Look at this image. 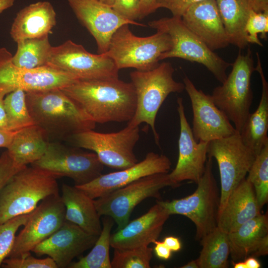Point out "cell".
Returning a JSON list of instances; mask_svg holds the SVG:
<instances>
[{
  "mask_svg": "<svg viewBox=\"0 0 268 268\" xmlns=\"http://www.w3.org/2000/svg\"><path fill=\"white\" fill-rule=\"evenodd\" d=\"M61 89L96 123L128 122L135 113L134 86L119 78L78 79Z\"/></svg>",
  "mask_w": 268,
  "mask_h": 268,
  "instance_id": "cell-1",
  "label": "cell"
},
{
  "mask_svg": "<svg viewBox=\"0 0 268 268\" xmlns=\"http://www.w3.org/2000/svg\"><path fill=\"white\" fill-rule=\"evenodd\" d=\"M26 100L34 124L46 132L49 139L67 140L95 128L96 123L61 89L26 92Z\"/></svg>",
  "mask_w": 268,
  "mask_h": 268,
  "instance_id": "cell-2",
  "label": "cell"
},
{
  "mask_svg": "<svg viewBox=\"0 0 268 268\" xmlns=\"http://www.w3.org/2000/svg\"><path fill=\"white\" fill-rule=\"evenodd\" d=\"M175 71L171 64L163 62L147 71L134 70L130 73L136 94V108L132 119L128 122L131 127L146 123L153 132L155 143L159 145V135L155 129L157 113L167 96L171 93L185 90L184 83L173 78Z\"/></svg>",
  "mask_w": 268,
  "mask_h": 268,
  "instance_id": "cell-3",
  "label": "cell"
},
{
  "mask_svg": "<svg viewBox=\"0 0 268 268\" xmlns=\"http://www.w3.org/2000/svg\"><path fill=\"white\" fill-rule=\"evenodd\" d=\"M59 194L57 178L32 166L23 168L0 192V223L29 213L43 200Z\"/></svg>",
  "mask_w": 268,
  "mask_h": 268,
  "instance_id": "cell-4",
  "label": "cell"
},
{
  "mask_svg": "<svg viewBox=\"0 0 268 268\" xmlns=\"http://www.w3.org/2000/svg\"><path fill=\"white\" fill-rule=\"evenodd\" d=\"M172 46L170 36L165 32L157 30L152 35L138 37L132 33L129 24H124L114 32L104 54L113 60L119 70L132 67L147 71L159 65L161 55Z\"/></svg>",
  "mask_w": 268,
  "mask_h": 268,
  "instance_id": "cell-5",
  "label": "cell"
},
{
  "mask_svg": "<svg viewBox=\"0 0 268 268\" xmlns=\"http://www.w3.org/2000/svg\"><path fill=\"white\" fill-rule=\"evenodd\" d=\"M212 158L207 157L204 172L191 195L171 201H157L170 215L190 219L196 228V239L200 241L217 227L220 192L212 172Z\"/></svg>",
  "mask_w": 268,
  "mask_h": 268,
  "instance_id": "cell-6",
  "label": "cell"
},
{
  "mask_svg": "<svg viewBox=\"0 0 268 268\" xmlns=\"http://www.w3.org/2000/svg\"><path fill=\"white\" fill-rule=\"evenodd\" d=\"M253 58L250 48L246 54L240 50L232 64L231 72L222 85L216 87L211 95L215 105L234 124L235 129L239 133L250 114L253 99L251 76L255 67Z\"/></svg>",
  "mask_w": 268,
  "mask_h": 268,
  "instance_id": "cell-7",
  "label": "cell"
},
{
  "mask_svg": "<svg viewBox=\"0 0 268 268\" xmlns=\"http://www.w3.org/2000/svg\"><path fill=\"white\" fill-rule=\"evenodd\" d=\"M148 25L167 33L171 38L172 48L161 55L160 61L177 58L196 62L204 66L220 83L225 81L226 70L232 64L211 50L185 25L181 17H163L149 21Z\"/></svg>",
  "mask_w": 268,
  "mask_h": 268,
  "instance_id": "cell-8",
  "label": "cell"
},
{
  "mask_svg": "<svg viewBox=\"0 0 268 268\" xmlns=\"http://www.w3.org/2000/svg\"><path fill=\"white\" fill-rule=\"evenodd\" d=\"M166 187L175 188L168 173H156L141 178L122 188L94 200L100 216L111 217L118 230L129 221L134 208L148 198L160 199V191Z\"/></svg>",
  "mask_w": 268,
  "mask_h": 268,
  "instance_id": "cell-9",
  "label": "cell"
},
{
  "mask_svg": "<svg viewBox=\"0 0 268 268\" xmlns=\"http://www.w3.org/2000/svg\"><path fill=\"white\" fill-rule=\"evenodd\" d=\"M139 138V127L127 126L115 133H102L94 130L84 131L71 136L67 141L74 146L93 151L104 165L121 170L138 162L134 149Z\"/></svg>",
  "mask_w": 268,
  "mask_h": 268,
  "instance_id": "cell-10",
  "label": "cell"
},
{
  "mask_svg": "<svg viewBox=\"0 0 268 268\" xmlns=\"http://www.w3.org/2000/svg\"><path fill=\"white\" fill-rule=\"evenodd\" d=\"M81 149L50 142L43 156L31 165L57 179L67 177L71 179L75 186L82 185L101 175L104 165L94 152Z\"/></svg>",
  "mask_w": 268,
  "mask_h": 268,
  "instance_id": "cell-11",
  "label": "cell"
},
{
  "mask_svg": "<svg viewBox=\"0 0 268 268\" xmlns=\"http://www.w3.org/2000/svg\"><path fill=\"white\" fill-rule=\"evenodd\" d=\"M207 154V157L216 160L219 171V214L230 193L246 177L257 155L243 143L238 131L228 136L209 141Z\"/></svg>",
  "mask_w": 268,
  "mask_h": 268,
  "instance_id": "cell-12",
  "label": "cell"
},
{
  "mask_svg": "<svg viewBox=\"0 0 268 268\" xmlns=\"http://www.w3.org/2000/svg\"><path fill=\"white\" fill-rule=\"evenodd\" d=\"M47 66L65 72L77 79L119 78V70L105 54L88 52L82 45L71 40L52 47Z\"/></svg>",
  "mask_w": 268,
  "mask_h": 268,
  "instance_id": "cell-13",
  "label": "cell"
},
{
  "mask_svg": "<svg viewBox=\"0 0 268 268\" xmlns=\"http://www.w3.org/2000/svg\"><path fill=\"white\" fill-rule=\"evenodd\" d=\"M12 54L0 48V93L5 95L17 89L25 92L62 89L78 80L50 66L26 69L16 66Z\"/></svg>",
  "mask_w": 268,
  "mask_h": 268,
  "instance_id": "cell-14",
  "label": "cell"
},
{
  "mask_svg": "<svg viewBox=\"0 0 268 268\" xmlns=\"http://www.w3.org/2000/svg\"><path fill=\"white\" fill-rule=\"evenodd\" d=\"M65 220V207L59 194L43 200L30 212L23 229L16 236L7 258L30 255L38 244L56 231Z\"/></svg>",
  "mask_w": 268,
  "mask_h": 268,
  "instance_id": "cell-15",
  "label": "cell"
},
{
  "mask_svg": "<svg viewBox=\"0 0 268 268\" xmlns=\"http://www.w3.org/2000/svg\"><path fill=\"white\" fill-rule=\"evenodd\" d=\"M183 83L191 102L193 114L192 130L197 142H209L228 136L237 131L215 105L211 95L198 89L187 75L183 78Z\"/></svg>",
  "mask_w": 268,
  "mask_h": 268,
  "instance_id": "cell-16",
  "label": "cell"
},
{
  "mask_svg": "<svg viewBox=\"0 0 268 268\" xmlns=\"http://www.w3.org/2000/svg\"><path fill=\"white\" fill-rule=\"evenodd\" d=\"M177 102L180 126L179 155L176 167L169 173L175 188L186 180L197 183L205 170L209 143L195 139L185 115L182 98L178 97Z\"/></svg>",
  "mask_w": 268,
  "mask_h": 268,
  "instance_id": "cell-17",
  "label": "cell"
},
{
  "mask_svg": "<svg viewBox=\"0 0 268 268\" xmlns=\"http://www.w3.org/2000/svg\"><path fill=\"white\" fill-rule=\"evenodd\" d=\"M77 18L95 39L98 54L108 50L114 32L124 24L145 26L129 20L99 0H67Z\"/></svg>",
  "mask_w": 268,
  "mask_h": 268,
  "instance_id": "cell-18",
  "label": "cell"
},
{
  "mask_svg": "<svg viewBox=\"0 0 268 268\" xmlns=\"http://www.w3.org/2000/svg\"><path fill=\"white\" fill-rule=\"evenodd\" d=\"M98 237L65 220L60 228L38 244L32 252L39 257L47 255L54 260L58 268H68L74 258L93 246Z\"/></svg>",
  "mask_w": 268,
  "mask_h": 268,
  "instance_id": "cell-19",
  "label": "cell"
},
{
  "mask_svg": "<svg viewBox=\"0 0 268 268\" xmlns=\"http://www.w3.org/2000/svg\"><path fill=\"white\" fill-rule=\"evenodd\" d=\"M171 166L166 155L148 153L140 162L125 169L101 174L91 182L75 186L94 200L122 188L141 178L161 173H168Z\"/></svg>",
  "mask_w": 268,
  "mask_h": 268,
  "instance_id": "cell-20",
  "label": "cell"
},
{
  "mask_svg": "<svg viewBox=\"0 0 268 268\" xmlns=\"http://www.w3.org/2000/svg\"><path fill=\"white\" fill-rule=\"evenodd\" d=\"M170 215L157 201L146 213L111 234V247L126 250L148 246L158 239Z\"/></svg>",
  "mask_w": 268,
  "mask_h": 268,
  "instance_id": "cell-21",
  "label": "cell"
},
{
  "mask_svg": "<svg viewBox=\"0 0 268 268\" xmlns=\"http://www.w3.org/2000/svg\"><path fill=\"white\" fill-rule=\"evenodd\" d=\"M181 19L211 50L224 48L230 44L216 0H202L193 4Z\"/></svg>",
  "mask_w": 268,
  "mask_h": 268,
  "instance_id": "cell-22",
  "label": "cell"
},
{
  "mask_svg": "<svg viewBox=\"0 0 268 268\" xmlns=\"http://www.w3.org/2000/svg\"><path fill=\"white\" fill-rule=\"evenodd\" d=\"M233 262L268 254V217L260 214L228 234Z\"/></svg>",
  "mask_w": 268,
  "mask_h": 268,
  "instance_id": "cell-23",
  "label": "cell"
},
{
  "mask_svg": "<svg viewBox=\"0 0 268 268\" xmlns=\"http://www.w3.org/2000/svg\"><path fill=\"white\" fill-rule=\"evenodd\" d=\"M252 185L246 178L232 190L219 212L217 227L230 233L261 214Z\"/></svg>",
  "mask_w": 268,
  "mask_h": 268,
  "instance_id": "cell-24",
  "label": "cell"
},
{
  "mask_svg": "<svg viewBox=\"0 0 268 268\" xmlns=\"http://www.w3.org/2000/svg\"><path fill=\"white\" fill-rule=\"evenodd\" d=\"M56 24V13L47 1L31 3L19 11L11 25L10 34L16 42L49 35Z\"/></svg>",
  "mask_w": 268,
  "mask_h": 268,
  "instance_id": "cell-25",
  "label": "cell"
},
{
  "mask_svg": "<svg viewBox=\"0 0 268 268\" xmlns=\"http://www.w3.org/2000/svg\"><path fill=\"white\" fill-rule=\"evenodd\" d=\"M61 200L65 207L66 220L87 233L99 236L102 230L100 217L94 200L76 186L63 184Z\"/></svg>",
  "mask_w": 268,
  "mask_h": 268,
  "instance_id": "cell-26",
  "label": "cell"
},
{
  "mask_svg": "<svg viewBox=\"0 0 268 268\" xmlns=\"http://www.w3.org/2000/svg\"><path fill=\"white\" fill-rule=\"evenodd\" d=\"M256 58L255 71L259 73L262 82L261 99L256 111L249 115L240 134L243 143L257 155L268 142V83L258 52Z\"/></svg>",
  "mask_w": 268,
  "mask_h": 268,
  "instance_id": "cell-27",
  "label": "cell"
},
{
  "mask_svg": "<svg viewBox=\"0 0 268 268\" xmlns=\"http://www.w3.org/2000/svg\"><path fill=\"white\" fill-rule=\"evenodd\" d=\"M49 142L46 132L34 124L17 131L6 149L17 165L25 167L40 159Z\"/></svg>",
  "mask_w": 268,
  "mask_h": 268,
  "instance_id": "cell-28",
  "label": "cell"
},
{
  "mask_svg": "<svg viewBox=\"0 0 268 268\" xmlns=\"http://www.w3.org/2000/svg\"><path fill=\"white\" fill-rule=\"evenodd\" d=\"M219 15L230 44L240 50L248 45L245 26L252 9L248 0H216Z\"/></svg>",
  "mask_w": 268,
  "mask_h": 268,
  "instance_id": "cell-29",
  "label": "cell"
},
{
  "mask_svg": "<svg viewBox=\"0 0 268 268\" xmlns=\"http://www.w3.org/2000/svg\"><path fill=\"white\" fill-rule=\"evenodd\" d=\"M202 249L197 259L199 268L228 267L230 245L228 234L218 227L200 240Z\"/></svg>",
  "mask_w": 268,
  "mask_h": 268,
  "instance_id": "cell-30",
  "label": "cell"
},
{
  "mask_svg": "<svg viewBox=\"0 0 268 268\" xmlns=\"http://www.w3.org/2000/svg\"><path fill=\"white\" fill-rule=\"evenodd\" d=\"M16 43V52L12 58L16 66L29 69L47 66L48 57L52 47L48 35L26 39Z\"/></svg>",
  "mask_w": 268,
  "mask_h": 268,
  "instance_id": "cell-31",
  "label": "cell"
},
{
  "mask_svg": "<svg viewBox=\"0 0 268 268\" xmlns=\"http://www.w3.org/2000/svg\"><path fill=\"white\" fill-rule=\"evenodd\" d=\"M114 220L109 216L103 220L102 230L92 247L85 256L78 261L71 262L69 268H112L109 256L111 231Z\"/></svg>",
  "mask_w": 268,
  "mask_h": 268,
  "instance_id": "cell-32",
  "label": "cell"
},
{
  "mask_svg": "<svg viewBox=\"0 0 268 268\" xmlns=\"http://www.w3.org/2000/svg\"><path fill=\"white\" fill-rule=\"evenodd\" d=\"M8 130L16 131L34 124L26 100V92L17 89L6 95L3 99Z\"/></svg>",
  "mask_w": 268,
  "mask_h": 268,
  "instance_id": "cell-33",
  "label": "cell"
},
{
  "mask_svg": "<svg viewBox=\"0 0 268 268\" xmlns=\"http://www.w3.org/2000/svg\"><path fill=\"white\" fill-rule=\"evenodd\" d=\"M246 179L252 185L262 209L268 201V142L257 155Z\"/></svg>",
  "mask_w": 268,
  "mask_h": 268,
  "instance_id": "cell-34",
  "label": "cell"
},
{
  "mask_svg": "<svg viewBox=\"0 0 268 268\" xmlns=\"http://www.w3.org/2000/svg\"><path fill=\"white\" fill-rule=\"evenodd\" d=\"M153 249L143 246L126 250L114 249L112 268H149Z\"/></svg>",
  "mask_w": 268,
  "mask_h": 268,
  "instance_id": "cell-35",
  "label": "cell"
},
{
  "mask_svg": "<svg viewBox=\"0 0 268 268\" xmlns=\"http://www.w3.org/2000/svg\"><path fill=\"white\" fill-rule=\"evenodd\" d=\"M30 213L20 215L0 223V268L12 249L16 232L25 224Z\"/></svg>",
  "mask_w": 268,
  "mask_h": 268,
  "instance_id": "cell-36",
  "label": "cell"
},
{
  "mask_svg": "<svg viewBox=\"0 0 268 268\" xmlns=\"http://www.w3.org/2000/svg\"><path fill=\"white\" fill-rule=\"evenodd\" d=\"M245 32L247 42L256 44L261 47L263 44L258 38V34H260V38L267 39L268 32V10L262 12H256L251 9L247 20Z\"/></svg>",
  "mask_w": 268,
  "mask_h": 268,
  "instance_id": "cell-37",
  "label": "cell"
},
{
  "mask_svg": "<svg viewBox=\"0 0 268 268\" xmlns=\"http://www.w3.org/2000/svg\"><path fill=\"white\" fill-rule=\"evenodd\" d=\"M4 268H58L54 260L48 257L36 258L30 255L21 258H7L1 267Z\"/></svg>",
  "mask_w": 268,
  "mask_h": 268,
  "instance_id": "cell-38",
  "label": "cell"
},
{
  "mask_svg": "<svg viewBox=\"0 0 268 268\" xmlns=\"http://www.w3.org/2000/svg\"><path fill=\"white\" fill-rule=\"evenodd\" d=\"M140 0H114L111 6L120 15L132 21L138 19Z\"/></svg>",
  "mask_w": 268,
  "mask_h": 268,
  "instance_id": "cell-39",
  "label": "cell"
},
{
  "mask_svg": "<svg viewBox=\"0 0 268 268\" xmlns=\"http://www.w3.org/2000/svg\"><path fill=\"white\" fill-rule=\"evenodd\" d=\"M25 167L17 165L7 150L1 153L0 156V192L10 179Z\"/></svg>",
  "mask_w": 268,
  "mask_h": 268,
  "instance_id": "cell-40",
  "label": "cell"
},
{
  "mask_svg": "<svg viewBox=\"0 0 268 268\" xmlns=\"http://www.w3.org/2000/svg\"><path fill=\"white\" fill-rule=\"evenodd\" d=\"M202 0H156L155 10L165 8L171 11L173 16L181 17L193 4Z\"/></svg>",
  "mask_w": 268,
  "mask_h": 268,
  "instance_id": "cell-41",
  "label": "cell"
},
{
  "mask_svg": "<svg viewBox=\"0 0 268 268\" xmlns=\"http://www.w3.org/2000/svg\"><path fill=\"white\" fill-rule=\"evenodd\" d=\"M153 243L155 245L154 251L158 258L163 260H168L171 257L172 251L163 241L155 240Z\"/></svg>",
  "mask_w": 268,
  "mask_h": 268,
  "instance_id": "cell-42",
  "label": "cell"
},
{
  "mask_svg": "<svg viewBox=\"0 0 268 268\" xmlns=\"http://www.w3.org/2000/svg\"><path fill=\"white\" fill-rule=\"evenodd\" d=\"M156 0H140L138 19H142L154 12Z\"/></svg>",
  "mask_w": 268,
  "mask_h": 268,
  "instance_id": "cell-43",
  "label": "cell"
},
{
  "mask_svg": "<svg viewBox=\"0 0 268 268\" xmlns=\"http://www.w3.org/2000/svg\"><path fill=\"white\" fill-rule=\"evenodd\" d=\"M17 131L0 130V147L7 148Z\"/></svg>",
  "mask_w": 268,
  "mask_h": 268,
  "instance_id": "cell-44",
  "label": "cell"
},
{
  "mask_svg": "<svg viewBox=\"0 0 268 268\" xmlns=\"http://www.w3.org/2000/svg\"><path fill=\"white\" fill-rule=\"evenodd\" d=\"M163 241L172 252H177L181 249V242L177 237L174 236L166 237Z\"/></svg>",
  "mask_w": 268,
  "mask_h": 268,
  "instance_id": "cell-45",
  "label": "cell"
},
{
  "mask_svg": "<svg viewBox=\"0 0 268 268\" xmlns=\"http://www.w3.org/2000/svg\"><path fill=\"white\" fill-rule=\"evenodd\" d=\"M5 96L0 93V130H8L7 116L3 103Z\"/></svg>",
  "mask_w": 268,
  "mask_h": 268,
  "instance_id": "cell-46",
  "label": "cell"
},
{
  "mask_svg": "<svg viewBox=\"0 0 268 268\" xmlns=\"http://www.w3.org/2000/svg\"><path fill=\"white\" fill-rule=\"evenodd\" d=\"M251 8L256 12L268 10V0H248Z\"/></svg>",
  "mask_w": 268,
  "mask_h": 268,
  "instance_id": "cell-47",
  "label": "cell"
},
{
  "mask_svg": "<svg viewBox=\"0 0 268 268\" xmlns=\"http://www.w3.org/2000/svg\"><path fill=\"white\" fill-rule=\"evenodd\" d=\"M246 268H260L261 265L256 258L249 257L244 260Z\"/></svg>",
  "mask_w": 268,
  "mask_h": 268,
  "instance_id": "cell-48",
  "label": "cell"
},
{
  "mask_svg": "<svg viewBox=\"0 0 268 268\" xmlns=\"http://www.w3.org/2000/svg\"><path fill=\"white\" fill-rule=\"evenodd\" d=\"M15 0H0V13L13 6Z\"/></svg>",
  "mask_w": 268,
  "mask_h": 268,
  "instance_id": "cell-49",
  "label": "cell"
},
{
  "mask_svg": "<svg viewBox=\"0 0 268 268\" xmlns=\"http://www.w3.org/2000/svg\"><path fill=\"white\" fill-rule=\"evenodd\" d=\"M181 268H199L198 264L196 260H192L187 264L183 266Z\"/></svg>",
  "mask_w": 268,
  "mask_h": 268,
  "instance_id": "cell-50",
  "label": "cell"
},
{
  "mask_svg": "<svg viewBox=\"0 0 268 268\" xmlns=\"http://www.w3.org/2000/svg\"><path fill=\"white\" fill-rule=\"evenodd\" d=\"M233 266L234 268H246L244 261L233 262Z\"/></svg>",
  "mask_w": 268,
  "mask_h": 268,
  "instance_id": "cell-51",
  "label": "cell"
},
{
  "mask_svg": "<svg viewBox=\"0 0 268 268\" xmlns=\"http://www.w3.org/2000/svg\"><path fill=\"white\" fill-rule=\"evenodd\" d=\"M99 0L108 5L111 6L113 3L114 0Z\"/></svg>",
  "mask_w": 268,
  "mask_h": 268,
  "instance_id": "cell-52",
  "label": "cell"
}]
</instances>
